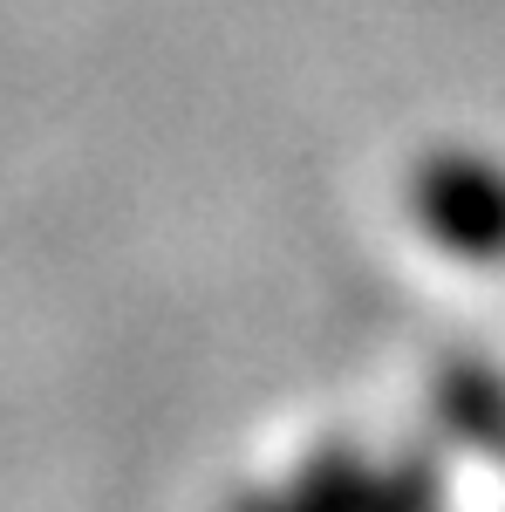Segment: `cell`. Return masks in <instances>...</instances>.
<instances>
[{
  "label": "cell",
  "mask_w": 505,
  "mask_h": 512,
  "mask_svg": "<svg viewBox=\"0 0 505 512\" xmlns=\"http://www.w3.org/2000/svg\"><path fill=\"white\" fill-rule=\"evenodd\" d=\"M226 512H308V506H301L294 492H233Z\"/></svg>",
  "instance_id": "obj_4"
},
{
  "label": "cell",
  "mask_w": 505,
  "mask_h": 512,
  "mask_svg": "<svg viewBox=\"0 0 505 512\" xmlns=\"http://www.w3.org/2000/svg\"><path fill=\"white\" fill-rule=\"evenodd\" d=\"M294 499L308 512H389V478L362 472L342 444H328V451H314L301 485H294Z\"/></svg>",
  "instance_id": "obj_2"
},
{
  "label": "cell",
  "mask_w": 505,
  "mask_h": 512,
  "mask_svg": "<svg viewBox=\"0 0 505 512\" xmlns=\"http://www.w3.org/2000/svg\"><path fill=\"white\" fill-rule=\"evenodd\" d=\"M417 212L437 246L465 260H499L505 253V178L478 158H430L417 178Z\"/></svg>",
  "instance_id": "obj_1"
},
{
  "label": "cell",
  "mask_w": 505,
  "mask_h": 512,
  "mask_svg": "<svg viewBox=\"0 0 505 512\" xmlns=\"http://www.w3.org/2000/svg\"><path fill=\"white\" fill-rule=\"evenodd\" d=\"M444 417H451L465 437L505 444V403H499V390H492L478 369H451V376H444Z\"/></svg>",
  "instance_id": "obj_3"
}]
</instances>
